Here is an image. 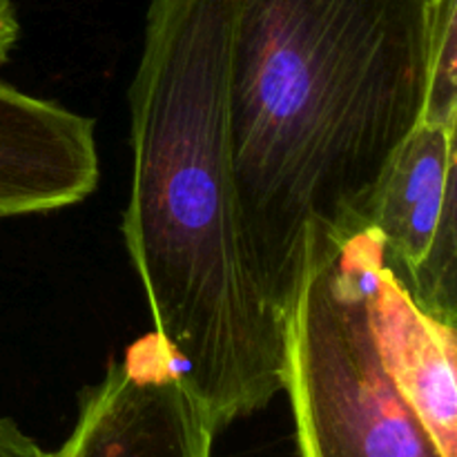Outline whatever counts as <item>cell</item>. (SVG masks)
Returning a JSON list of instances; mask_svg holds the SVG:
<instances>
[{
  "label": "cell",
  "mask_w": 457,
  "mask_h": 457,
  "mask_svg": "<svg viewBox=\"0 0 457 457\" xmlns=\"http://www.w3.org/2000/svg\"><path fill=\"white\" fill-rule=\"evenodd\" d=\"M428 85L431 0H235L237 201L250 270L286 321L308 272L369 230Z\"/></svg>",
  "instance_id": "1"
},
{
  "label": "cell",
  "mask_w": 457,
  "mask_h": 457,
  "mask_svg": "<svg viewBox=\"0 0 457 457\" xmlns=\"http://www.w3.org/2000/svg\"><path fill=\"white\" fill-rule=\"evenodd\" d=\"M235 0H152L123 217L152 333L214 431L284 391L288 321L250 270L228 138Z\"/></svg>",
  "instance_id": "2"
},
{
  "label": "cell",
  "mask_w": 457,
  "mask_h": 457,
  "mask_svg": "<svg viewBox=\"0 0 457 457\" xmlns=\"http://www.w3.org/2000/svg\"><path fill=\"white\" fill-rule=\"evenodd\" d=\"M284 391L302 457H442L384 369L342 250L308 272L290 311Z\"/></svg>",
  "instance_id": "3"
},
{
  "label": "cell",
  "mask_w": 457,
  "mask_h": 457,
  "mask_svg": "<svg viewBox=\"0 0 457 457\" xmlns=\"http://www.w3.org/2000/svg\"><path fill=\"white\" fill-rule=\"evenodd\" d=\"M214 437L177 360L150 333L80 393L56 457H212Z\"/></svg>",
  "instance_id": "4"
},
{
  "label": "cell",
  "mask_w": 457,
  "mask_h": 457,
  "mask_svg": "<svg viewBox=\"0 0 457 457\" xmlns=\"http://www.w3.org/2000/svg\"><path fill=\"white\" fill-rule=\"evenodd\" d=\"M369 299L379 357L442 457H457V328L420 311L373 230L342 245Z\"/></svg>",
  "instance_id": "5"
},
{
  "label": "cell",
  "mask_w": 457,
  "mask_h": 457,
  "mask_svg": "<svg viewBox=\"0 0 457 457\" xmlns=\"http://www.w3.org/2000/svg\"><path fill=\"white\" fill-rule=\"evenodd\" d=\"M98 174L92 119L0 80V219L79 204Z\"/></svg>",
  "instance_id": "6"
},
{
  "label": "cell",
  "mask_w": 457,
  "mask_h": 457,
  "mask_svg": "<svg viewBox=\"0 0 457 457\" xmlns=\"http://www.w3.org/2000/svg\"><path fill=\"white\" fill-rule=\"evenodd\" d=\"M449 123L424 119L402 143L373 201L369 230L384 259L404 281L436 235L449 174Z\"/></svg>",
  "instance_id": "7"
},
{
  "label": "cell",
  "mask_w": 457,
  "mask_h": 457,
  "mask_svg": "<svg viewBox=\"0 0 457 457\" xmlns=\"http://www.w3.org/2000/svg\"><path fill=\"white\" fill-rule=\"evenodd\" d=\"M449 123V174L436 235L422 262L402 284L420 311L457 328V103Z\"/></svg>",
  "instance_id": "8"
},
{
  "label": "cell",
  "mask_w": 457,
  "mask_h": 457,
  "mask_svg": "<svg viewBox=\"0 0 457 457\" xmlns=\"http://www.w3.org/2000/svg\"><path fill=\"white\" fill-rule=\"evenodd\" d=\"M457 103V0H431L428 120L446 123Z\"/></svg>",
  "instance_id": "9"
},
{
  "label": "cell",
  "mask_w": 457,
  "mask_h": 457,
  "mask_svg": "<svg viewBox=\"0 0 457 457\" xmlns=\"http://www.w3.org/2000/svg\"><path fill=\"white\" fill-rule=\"evenodd\" d=\"M0 457H56V451L43 449L12 418L0 415Z\"/></svg>",
  "instance_id": "10"
},
{
  "label": "cell",
  "mask_w": 457,
  "mask_h": 457,
  "mask_svg": "<svg viewBox=\"0 0 457 457\" xmlns=\"http://www.w3.org/2000/svg\"><path fill=\"white\" fill-rule=\"evenodd\" d=\"M18 31H21V25H18L13 3L12 0H0V67L7 62L9 54L18 40Z\"/></svg>",
  "instance_id": "11"
}]
</instances>
